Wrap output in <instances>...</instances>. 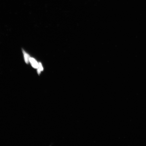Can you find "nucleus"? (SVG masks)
I'll return each mask as SVG.
<instances>
[{"label": "nucleus", "instance_id": "obj_1", "mask_svg": "<svg viewBox=\"0 0 146 146\" xmlns=\"http://www.w3.org/2000/svg\"><path fill=\"white\" fill-rule=\"evenodd\" d=\"M30 61L32 66L35 68H38L39 67V64L34 59L30 58Z\"/></svg>", "mask_w": 146, "mask_h": 146}, {"label": "nucleus", "instance_id": "obj_3", "mask_svg": "<svg viewBox=\"0 0 146 146\" xmlns=\"http://www.w3.org/2000/svg\"><path fill=\"white\" fill-rule=\"evenodd\" d=\"M43 70V67H42V65L41 63H40L39 64V67L38 68V69L37 70L38 73L39 74H40V72L42 71Z\"/></svg>", "mask_w": 146, "mask_h": 146}, {"label": "nucleus", "instance_id": "obj_2", "mask_svg": "<svg viewBox=\"0 0 146 146\" xmlns=\"http://www.w3.org/2000/svg\"><path fill=\"white\" fill-rule=\"evenodd\" d=\"M22 51L24 55L25 62L26 63L28 64L29 63L30 61V56L24 50H23Z\"/></svg>", "mask_w": 146, "mask_h": 146}]
</instances>
